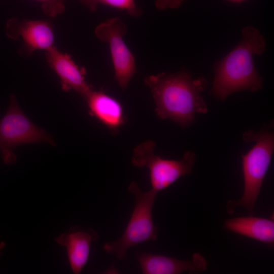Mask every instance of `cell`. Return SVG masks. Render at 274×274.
I'll list each match as a JSON object with an SVG mask.
<instances>
[{
	"mask_svg": "<svg viewBox=\"0 0 274 274\" xmlns=\"http://www.w3.org/2000/svg\"><path fill=\"white\" fill-rule=\"evenodd\" d=\"M144 81L150 88L155 112L162 119H169L185 128L195 121L196 114L208 112L200 94L207 85L203 78L193 79L183 71L148 76Z\"/></svg>",
	"mask_w": 274,
	"mask_h": 274,
	"instance_id": "1",
	"label": "cell"
},
{
	"mask_svg": "<svg viewBox=\"0 0 274 274\" xmlns=\"http://www.w3.org/2000/svg\"><path fill=\"white\" fill-rule=\"evenodd\" d=\"M242 34L241 42L214 67L215 77L211 92L221 99L237 91L254 92L262 87L263 79L255 66L253 56L264 51L265 40L258 29L253 26L244 28Z\"/></svg>",
	"mask_w": 274,
	"mask_h": 274,
	"instance_id": "2",
	"label": "cell"
},
{
	"mask_svg": "<svg viewBox=\"0 0 274 274\" xmlns=\"http://www.w3.org/2000/svg\"><path fill=\"white\" fill-rule=\"evenodd\" d=\"M243 139L246 142H254L255 144L242 156L244 177L243 195L238 201H228L227 209L228 212L232 213L236 207H243L250 215H253L273 152L274 135L272 131L268 129L257 132L248 130L243 133Z\"/></svg>",
	"mask_w": 274,
	"mask_h": 274,
	"instance_id": "3",
	"label": "cell"
},
{
	"mask_svg": "<svg viewBox=\"0 0 274 274\" xmlns=\"http://www.w3.org/2000/svg\"><path fill=\"white\" fill-rule=\"evenodd\" d=\"M128 190L134 198L129 221L119 239L107 243L103 246L106 253L114 254L121 261L125 260L129 248L145 242L155 241L158 234V227L152 218V209L158 192L152 189L143 191L135 182L130 183Z\"/></svg>",
	"mask_w": 274,
	"mask_h": 274,
	"instance_id": "4",
	"label": "cell"
},
{
	"mask_svg": "<svg viewBox=\"0 0 274 274\" xmlns=\"http://www.w3.org/2000/svg\"><path fill=\"white\" fill-rule=\"evenodd\" d=\"M40 142L55 146L51 136L24 114L15 96L11 94L9 107L0 119V151L3 161L8 164L14 163L17 159L14 153L16 147Z\"/></svg>",
	"mask_w": 274,
	"mask_h": 274,
	"instance_id": "5",
	"label": "cell"
},
{
	"mask_svg": "<svg viewBox=\"0 0 274 274\" xmlns=\"http://www.w3.org/2000/svg\"><path fill=\"white\" fill-rule=\"evenodd\" d=\"M155 143L151 140L136 146L133 149L131 162L136 167H145L149 169L151 189L158 192L180 177L192 173L195 154L188 151L181 160L164 159L155 154Z\"/></svg>",
	"mask_w": 274,
	"mask_h": 274,
	"instance_id": "6",
	"label": "cell"
},
{
	"mask_svg": "<svg viewBox=\"0 0 274 274\" xmlns=\"http://www.w3.org/2000/svg\"><path fill=\"white\" fill-rule=\"evenodd\" d=\"M127 31L126 25L118 17L101 22L94 30L97 38L109 45L115 79L123 90L136 73L134 55L123 40Z\"/></svg>",
	"mask_w": 274,
	"mask_h": 274,
	"instance_id": "7",
	"label": "cell"
},
{
	"mask_svg": "<svg viewBox=\"0 0 274 274\" xmlns=\"http://www.w3.org/2000/svg\"><path fill=\"white\" fill-rule=\"evenodd\" d=\"M6 33L11 39L22 38L23 45L20 52L23 55H31L37 50L46 51L54 45L53 27L47 20L13 18L7 22Z\"/></svg>",
	"mask_w": 274,
	"mask_h": 274,
	"instance_id": "8",
	"label": "cell"
},
{
	"mask_svg": "<svg viewBox=\"0 0 274 274\" xmlns=\"http://www.w3.org/2000/svg\"><path fill=\"white\" fill-rule=\"evenodd\" d=\"M45 55L48 65L60 79L62 89L74 90L85 98L92 90L85 80V68L79 67L70 54L60 52L55 45L46 50Z\"/></svg>",
	"mask_w": 274,
	"mask_h": 274,
	"instance_id": "9",
	"label": "cell"
},
{
	"mask_svg": "<svg viewBox=\"0 0 274 274\" xmlns=\"http://www.w3.org/2000/svg\"><path fill=\"white\" fill-rule=\"evenodd\" d=\"M135 256L143 274L196 273L207 268L206 259L198 253H194L192 259L187 261L146 252H139Z\"/></svg>",
	"mask_w": 274,
	"mask_h": 274,
	"instance_id": "10",
	"label": "cell"
},
{
	"mask_svg": "<svg viewBox=\"0 0 274 274\" xmlns=\"http://www.w3.org/2000/svg\"><path fill=\"white\" fill-rule=\"evenodd\" d=\"M98 237L97 232L92 228L82 229L74 226L55 238L58 244L66 247L70 264L74 273L81 272L88 260L91 243Z\"/></svg>",
	"mask_w": 274,
	"mask_h": 274,
	"instance_id": "11",
	"label": "cell"
},
{
	"mask_svg": "<svg viewBox=\"0 0 274 274\" xmlns=\"http://www.w3.org/2000/svg\"><path fill=\"white\" fill-rule=\"evenodd\" d=\"M90 114L95 117L113 133L125 122L123 107L115 98L102 91L93 89L85 98Z\"/></svg>",
	"mask_w": 274,
	"mask_h": 274,
	"instance_id": "12",
	"label": "cell"
},
{
	"mask_svg": "<svg viewBox=\"0 0 274 274\" xmlns=\"http://www.w3.org/2000/svg\"><path fill=\"white\" fill-rule=\"evenodd\" d=\"M224 227L236 234L252 238L269 246L274 244L273 219L248 216L225 220Z\"/></svg>",
	"mask_w": 274,
	"mask_h": 274,
	"instance_id": "13",
	"label": "cell"
},
{
	"mask_svg": "<svg viewBox=\"0 0 274 274\" xmlns=\"http://www.w3.org/2000/svg\"><path fill=\"white\" fill-rule=\"evenodd\" d=\"M91 11L97 10L98 4H101L119 10L126 11L127 13L134 17L142 15V11L136 4L135 0H79Z\"/></svg>",
	"mask_w": 274,
	"mask_h": 274,
	"instance_id": "14",
	"label": "cell"
},
{
	"mask_svg": "<svg viewBox=\"0 0 274 274\" xmlns=\"http://www.w3.org/2000/svg\"><path fill=\"white\" fill-rule=\"evenodd\" d=\"M41 2L44 13L51 17H56L65 10L64 0H35Z\"/></svg>",
	"mask_w": 274,
	"mask_h": 274,
	"instance_id": "15",
	"label": "cell"
},
{
	"mask_svg": "<svg viewBox=\"0 0 274 274\" xmlns=\"http://www.w3.org/2000/svg\"><path fill=\"white\" fill-rule=\"evenodd\" d=\"M185 0H156L155 6L156 8L161 10L171 8H179Z\"/></svg>",
	"mask_w": 274,
	"mask_h": 274,
	"instance_id": "16",
	"label": "cell"
},
{
	"mask_svg": "<svg viewBox=\"0 0 274 274\" xmlns=\"http://www.w3.org/2000/svg\"><path fill=\"white\" fill-rule=\"evenodd\" d=\"M5 246V243L3 242L0 243V255H1V252H2V250L4 249Z\"/></svg>",
	"mask_w": 274,
	"mask_h": 274,
	"instance_id": "17",
	"label": "cell"
},
{
	"mask_svg": "<svg viewBox=\"0 0 274 274\" xmlns=\"http://www.w3.org/2000/svg\"><path fill=\"white\" fill-rule=\"evenodd\" d=\"M227 1H229L230 2H232V3H240V2H244L246 0H227Z\"/></svg>",
	"mask_w": 274,
	"mask_h": 274,
	"instance_id": "18",
	"label": "cell"
}]
</instances>
